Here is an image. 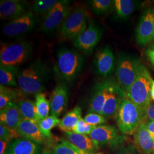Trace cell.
I'll return each mask as SVG.
<instances>
[{
  "label": "cell",
  "mask_w": 154,
  "mask_h": 154,
  "mask_svg": "<svg viewBox=\"0 0 154 154\" xmlns=\"http://www.w3.org/2000/svg\"><path fill=\"white\" fill-rule=\"evenodd\" d=\"M22 120V116L16 102H11L0 111V124L14 131H17Z\"/></svg>",
  "instance_id": "obj_20"
},
{
  "label": "cell",
  "mask_w": 154,
  "mask_h": 154,
  "mask_svg": "<svg viewBox=\"0 0 154 154\" xmlns=\"http://www.w3.org/2000/svg\"><path fill=\"white\" fill-rule=\"evenodd\" d=\"M102 33L92 20L88 23L86 29L73 40V45L86 55L92 54L95 47L100 40Z\"/></svg>",
  "instance_id": "obj_9"
},
{
  "label": "cell",
  "mask_w": 154,
  "mask_h": 154,
  "mask_svg": "<svg viewBox=\"0 0 154 154\" xmlns=\"http://www.w3.org/2000/svg\"><path fill=\"white\" fill-rule=\"evenodd\" d=\"M116 154H135V151L132 146H123L119 149Z\"/></svg>",
  "instance_id": "obj_37"
},
{
  "label": "cell",
  "mask_w": 154,
  "mask_h": 154,
  "mask_svg": "<svg viewBox=\"0 0 154 154\" xmlns=\"http://www.w3.org/2000/svg\"><path fill=\"white\" fill-rule=\"evenodd\" d=\"M9 143L10 142L5 140H0V154H5L6 149H7Z\"/></svg>",
  "instance_id": "obj_40"
},
{
  "label": "cell",
  "mask_w": 154,
  "mask_h": 154,
  "mask_svg": "<svg viewBox=\"0 0 154 154\" xmlns=\"http://www.w3.org/2000/svg\"><path fill=\"white\" fill-rule=\"evenodd\" d=\"M88 4L91 10L97 15H102L108 13L114 7V1L91 0Z\"/></svg>",
  "instance_id": "obj_29"
},
{
  "label": "cell",
  "mask_w": 154,
  "mask_h": 154,
  "mask_svg": "<svg viewBox=\"0 0 154 154\" xmlns=\"http://www.w3.org/2000/svg\"><path fill=\"white\" fill-rule=\"evenodd\" d=\"M90 154H102V153H101V152H95V153H91Z\"/></svg>",
  "instance_id": "obj_44"
},
{
  "label": "cell",
  "mask_w": 154,
  "mask_h": 154,
  "mask_svg": "<svg viewBox=\"0 0 154 154\" xmlns=\"http://www.w3.org/2000/svg\"><path fill=\"white\" fill-rule=\"evenodd\" d=\"M84 63L82 56L76 51L61 49L58 52L54 66L55 77L62 83L72 82L82 71Z\"/></svg>",
  "instance_id": "obj_2"
},
{
  "label": "cell",
  "mask_w": 154,
  "mask_h": 154,
  "mask_svg": "<svg viewBox=\"0 0 154 154\" xmlns=\"http://www.w3.org/2000/svg\"><path fill=\"white\" fill-rule=\"evenodd\" d=\"M83 119L88 125L94 126L103 125L107 122L105 117L95 113H88Z\"/></svg>",
  "instance_id": "obj_34"
},
{
  "label": "cell",
  "mask_w": 154,
  "mask_h": 154,
  "mask_svg": "<svg viewBox=\"0 0 154 154\" xmlns=\"http://www.w3.org/2000/svg\"><path fill=\"white\" fill-rule=\"evenodd\" d=\"M146 54L151 63L154 67V49H147L146 51Z\"/></svg>",
  "instance_id": "obj_38"
},
{
  "label": "cell",
  "mask_w": 154,
  "mask_h": 154,
  "mask_svg": "<svg viewBox=\"0 0 154 154\" xmlns=\"http://www.w3.org/2000/svg\"><path fill=\"white\" fill-rule=\"evenodd\" d=\"M49 72L48 67L39 60L33 61L20 70L17 82L23 95H36L42 93L46 88Z\"/></svg>",
  "instance_id": "obj_1"
},
{
  "label": "cell",
  "mask_w": 154,
  "mask_h": 154,
  "mask_svg": "<svg viewBox=\"0 0 154 154\" xmlns=\"http://www.w3.org/2000/svg\"><path fill=\"white\" fill-rule=\"evenodd\" d=\"M20 137L32 140L40 145L46 143V139L41 132L37 122L22 119L17 128Z\"/></svg>",
  "instance_id": "obj_19"
},
{
  "label": "cell",
  "mask_w": 154,
  "mask_h": 154,
  "mask_svg": "<svg viewBox=\"0 0 154 154\" xmlns=\"http://www.w3.org/2000/svg\"><path fill=\"white\" fill-rule=\"evenodd\" d=\"M64 136L67 141L85 153H95L100 149L98 143L88 135L78 134L73 132H65Z\"/></svg>",
  "instance_id": "obj_22"
},
{
  "label": "cell",
  "mask_w": 154,
  "mask_h": 154,
  "mask_svg": "<svg viewBox=\"0 0 154 154\" xmlns=\"http://www.w3.org/2000/svg\"><path fill=\"white\" fill-rule=\"evenodd\" d=\"M145 115L149 121H154V102L151 100L145 110Z\"/></svg>",
  "instance_id": "obj_36"
},
{
  "label": "cell",
  "mask_w": 154,
  "mask_h": 154,
  "mask_svg": "<svg viewBox=\"0 0 154 154\" xmlns=\"http://www.w3.org/2000/svg\"><path fill=\"white\" fill-rule=\"evenodd\" d=\"M134 142L141 154H154V140L146 123L142 122L134 133Z\"/></svg>",
  "instance_id": "obj_21"
},
{
  "label": "cell",
  "mask_w": 154,
  "mask_h": 154,
  "mask_svg": "<svg viewBox=\"0 0 154 154\" xmlns=\"http://www.w3.org/2000/svg\"><path fill=\"white\" fill-rule=\"evenodd\" d=\"M88 17L85 8L79 6L74 8L69 13L61 26L62 35L69 39L76 38L87 28Z\"/></svg>",
  "instance_id": "obj_7"
},
{
  "label": "cell",
  "mask_w": 154,
  "mask_h": 154,
  "mask_svg": "<svg viewBox=\"0 0 154 154\" xmlns=\"http://www.w3.org/2000/svg\"><path fill=\"white\" fill-rule=\"evenodd\" d=\"M88 136L98 143L100 148L106 145L116 146L122 141V137L116 127L107 125L95 127Z\"/></svg>",
  "instance_id": "obj_13"
},
{
  "label": "cell",
  "mask_w": 154,
  "mask_h": 154,
  "mask_svg": "<svg viewBox=\"0 0 154 154\" xmlns=\"http://www.w3.org/2000/svg\"><path fill=\"white\" fill-rule=\"evenodd\" d=\"M17 104L19 107L22 119L38 122V117L34 102L30 99H21L17 101Z\"/></svg>",
  "instance_id": "obj_25"
},
{
  "label": "cell",
  "mask_w": 154,
  "mask_h": 154,
  "mask_svg": "<svg viewBox=\"0 0 154 154\" xmlns=\"http://www.w3.org/2000/svg\"><path fill=\"white\" fill-rule=\"evenodd\" d=\"M69 101V91L66 85L61 83L52 91L50 99V112L52 116L59 117L66 110Z\"/></svg>",
  "instance_id": "obj_16"
},
{
  "label": "cell",
  "mask_w": 154,
  "mask_h": 154,
  "mask_svg": "<svg viewBox=\"0 0 154 154\" xmlns=\"http://www.w3.org/2000/svg\"><path fill=\"white\" fill-rule=\"evenodd\" d=\"M146 123L149 132L154 140V121H149Z\"/></svg>",
  "instance_id": "obj_39"
},
{
  "label": "cell",
  "mask_w": 154,
  "mask_h": 154,
  "mask_svg": "<svg viewBox=\"0 0 154 154\" xmlns=\"http://www.w3.org/2000/svg\"><path fill=\"white\" fill-rule=\"evenodd\" d=\"M53 154H90L85 153L76 148L67 140H61L52 150Z\"/></svg>",
  "instance_id": "obj_30"
},
{
  "label": "cell",
  "mask_w": 154,
  "mask_h": 154,
  "mask_svg": "<svg viewBox=\"0 0 154 154\" xmlns=\"http://www.w3.org/2000/svg\"><path fill=\"white\" fill-rule=\"evenodd\" d=\"M37 22V19L34 13L29 11L6 22L2 27V32L8 37L18 36L33 30Z\"/></svg>",
  "instance_id": "obj_10"
},
{
  "label": "cell",
  "mask_w": 154,
  "mask_h": 154,
  "mask_svg": "<svg viewBox=\"0 0 154 154\" xmlns=\"http://www.w3.org/2000/svg\"><path fill=\"white\" fill-rule=\"evenodd\" d=\"M58 2V0H37L34 2L32 9L36 14H46Z\"/></svg>",
  "instance_id": "obj_32"
},
{
  "label": "cell",
  "mask_w": 154,
  "mask_h": 154,
  "mask_svg": "<svg viewBox=\"0 0 154 154\" xmlns=\"http://www.w3.org/2000/svg\"><path fill=\"white\" fill-rule=\"evenodd\" d=\"M19 71L18 67L0 65V85L5 87L18 86L17 76Z\"/></svg>",
  "instance_id": "obj_24"
},
{
  "label": "cell",
  "mask_w": 154,
  "mask_h": 154,
  "mask_svg": "<svg viewBox=\"0 0 154 154\" xmlns=\"http://www.w3.org/2000/svg\"><path fill=\"white\" fill-rule=\"evenodd\" d=\"M35 103L39 121L49 116L50 111V101L46 99L44 94L42 93L35 95Z\"/></svg>",
  "instance_id": "obj_27"
},
{
  "label": "cell",
  "mask_w": 154,
  "mask_h": 154,
  "mask_svg": "<svg viewBox=\"0 0 154 154\" xmlns=\"http://www.w3.org/2000/svg\"><path fill=\"white\" fill-rule=\"evenodd\" d=\"M145 112L130 99L125 98L122 100L116 119L119 130L123 134H134L142 123Z\"/></svg>",
  "instance_id": "obj_3"
},
{
  "label": "cell",
  "mask_w": 154,
  "mask_h": 154,
  "mask_svg": "<svg viewBox=\"0 0 154 154\" xmlns=\"http://www.w3.org/2000/svg\"><path fill=\"white\" fill-rule=\"evenodd\" d=\"M127 98L126 94L118 83L110 79L109 93L106 100L101 116L105 118L116 117L122 100Z\"/></svg>",
  "instance_id": "obj_12"
},
{
  "label": "cell",
  "mask_w": 154,
  "mask_h": 154,
  "mask_svg": "<svg viewBox=\"0 0 154 154\" xmlns=\"http://www.w3.org/2000/svg\"><path fill=\"white\" fill-rule=\"evenodd\" d=\"M32 53V45L27 41L1 44L0 65L18 67L30 58Z\"/></svg>",
  "instance_id": "obj_5"
},
{
  "label": "cell",
  "mask_w": 154,
  "mask_h": 154,
  "mask_svg": "<svg viewBox=\"0 0 154 154\" xmlns=\"http://www.w3.org/2000/svg\"><path fill=\"white\" fill-rule=\"evenodd\" d=\"M28 4L23 0H1L0 1V17L11 21L26 13Z\"/></svg>",
  "instance_id": "obj_17"
},
{
  "label": "cell",
  "mask_w": 154,
  "mask_h": 154,
  "mask_svg": "<svg viewBox=\"0 0 154 154\" xmlns=\"http://www.w3.org/2000/svg\"><path fill=\"white\" fill-rule=\"evenodd\" d=\"M81 118L82 109L80 107L76 106L63 116L58 126L64 132H72Z\"/></svg>",
  "instance_id": "obj_23"
},
{
  "label": "cell",
  "mask_w": 154,
  "mask_h": 154,
  "mask_svg": "<svg viewBox=\"0 0 154 154\" xmlns=\"http://www.w3.org/2000/svg\"><path fill=\"white\" fill-rule=\"evenodd\" d=\"M147 49H154V41L153 42H152V44L149 46V47H148V48H147Z\"/></svg>",
  "instance_id": "obj_43"
},
{
  "label": "cell",
  "mask_w": 154,
  "mask_h": 154,
  "mask_svg": "<svg viewBox=\"0 0 154 154\" xmlns=\"http://www.w3.org/2000/svg\"><path fill=\"white\" fill-rule=\"evenodd\" d=\"M152 81L148 69L141 64L136 79L126 93L127 98L144 112L151 100V90Z\"/></svg>",
  "instance_id": "obj_4"
},
{
  "label": "cell",
  "mask_w": 154,
  "mask_h": 154,
  "mask_svg": "<svg viewBox=\"0 0 154 154\" xmlns=\"http://www.w3.org/2000/svg\"><path fill=\"white\" fill-rule=\"evenodd\" d=\"M41 145L26 138H16L9 144L4 154H41Z\"/></svg>",
  "instance_id": "obj_18"
},
{
  "label": "cell",
  "mask_w": 154,
  "mask_h": 154,
  "mask_svg": "<svg viewBox=\"0 0 154 154\" xmlns=\"http://www.w3.org/2000/svg\"><path fill=\"white\" fill-rule=\"evenodd\" d=\"M110 79L97 83L94 86L88 108V113L101 115L110 86Z\"/></svg>",
  "instance_id": "obj_15"
},
{
  "label": "cell",
  "mask_w": 154,
  "mask_h": 154,
  "mask_svg": "<svg viewBox=\"0 0 154 154\" xmlns=\"http://www.w3.org/2000/svg\"><path fill=\"white\" fill-rule=\"evenodd\" d=\"M19 137L17 131H14L5 126L0 124V139L1 140L10 142L13 138H18Z\"/></svg>",
  "instance_id": "obj_35"
},
{
  "label": "cell",
  "mask_w": 154,
  "mask_h": 154,
  "mask_svg": "<svg viewBox=\"0 0 154 154\" xmlns=\"http://www.w3.org/2000/svg\"><path fill=\"white\" fill-rule=\"evenodd\" d=\"M41 154H53V152L50 149H46Z\"/></svg>",
  "instance_id": "obj_42"
},
{
  "label": "cell",
  "mask_w": 154,
  "mask_h": 154,
  "mask_svg": "<svg viewBox=\"0 0 154 154\" xmlns=\"http://www.w3.org/2000/svg\"><path fill=\"white\" fill-rule=\"evenodd\" d=\"M68 0H60L48 13L45 14L41 23V29L44 33L54 31L65 21L70 12V4Z\"/></svg>",
  "instance_id": "obj_8"
},
{
  "label": "cell",
  "mask_w": 154,
  "mask_h": 154,
  "mask_svg": "<svg viewBox=\"0 0 154 154\" xmlns=\"http://www.w3.org/2000/svg\"><path fill=\"white\" fill-rule=\"evenodd\" d=\"M60 121L61 120L58 117L51 115L39 121L38 124L45 137L47 139H51L52 138V134L51 133V129L58 126Z\"/></svg>",
  "instance_id": "obj_28"
},
{
  "label": "cell",
  "mask_w": 154,
  "mask_h": 154,
  "mask_svg": "<svg viewBox=\"0 0 154 154\" xmlns=\"http://www.w3.org/2000/svg\"><path fill=\"white\" fill-rule=\"evenodd\" d=\"M18 95L16 90L0 85V109H4L11 102H16Z\"/></svg>",
  "instance_id": "obj_31"
},
{
  "label": "cell",
  "mask_w": 154,
  "mask_h": 154,
  "mask_svg": "<svg viewBox=\"0 0 154 154\" xmlns=\"http://www.w3.org/2000/svg\"><path fill=\"white\" fill-rule=\"evenodd\" d=\"M135 8V2L131 0H115L114 8L116 16L121 19L130 16Z\"/></svg>",
  "instance_id": "obj_26"
},
{
  "label": "cell",
  "mask_w": 154,
  "mask_h": 154,
  "mask_svg": "<svg viewBox=\"0 0 154 154\" xmlns=\"http://www.w3.org/2000/svg\"><path fill=\"white\" fill-rule=\"evenodd\" d=\"M115 65V55L109 46H106L96 52L93 60L94 70L96 74L108 77L114 71Z\"/></svg>",
  "instance_id": "obj_11"
},
{
  "label": "cell",
  "mask_w": 154,
  "mask_h": 154,
  "mask_svg": "<svg viewBox=\"0 0 154 154\" xmlns=\"http://www.w3.org/2000/svg\"><path fill=\"white\" fill-rule=\"evenodd\" d=\"M151 98L154 102V81L152 83V87L151 90Z\"/></svg>",
  "instance_id": "obj_41"
},
{
  "label": "cell",
  "mask_w": 154,
  "mask_h": 154,
  "mask_svg": "<svg viewBox=\"0 0 154 154\" xmlns=\"http://www.w3.org/2000/svg\"><path fill=\"white\" fill-rule=\"evenodd\" d=\"M136 41L144 46L154 41V17L152 11L148 9L143 13L136 30Z\"/></svg>",
  "instance_id": "obj_14"
},
{
  "label": "cell",
  "mask_w": 154,
  "mask_h": 154,
  "mask_svg": "<svg viewBox=\"0 0 154 154\" xmlns=\"http://www.w3.org/2000/svg\"><path fill=\"white\" fill-rule=\"evenodd\" d=\"M152 14H153V16H154V9H153V10L152 11Z\"/></svg>",
  "instance_id": "obj_45"
},
{
  "label": "cell",
  "mask_w": 154,
  "mask_h": 154,
  "mask_svg": "<svg viewBox=\"0 0 154 154\" xmlns=\"http://www.w3.org/2000/svg\"><path fill=\"white\" fill-rule=\"evenodd\" d=\"M140 65L138 58L123 53L118 56L116 75L118 84L126 94L136 79Z\"/></svg>",
  "instance_id": "obj_6"
},
{
  "label": "cell",
  "mask_w": 154,
  "mask_h": 154,
  "mask_svg": "<svg viewBox=\"0 0 154 154\" xmlns=\"http://www.w3.org/2000/svg\"><path fill=\"white\" fill-rule=\"evenodd\" d=\"M95 127L88 125V123L85 121L84 119L81 118L78 122L77 125L72 129V132L78 134L89 135L91 132L93 131Z\"/></svg>",
  "instance_id": "obj_33"
}]
</instances>
